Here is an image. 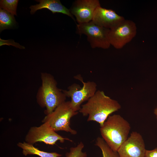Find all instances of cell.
<instances>
[{"label":"cell","instance_id":"obj_13","mask_svg":"<svg viewBox=\"0 0 157 157\" xmlns=\"http://www.w3.org/2000/svg\"><path fill=\"white\" fill-rule=\"evenodd\" d=\"M17 145L22 149V153L25 156L28 155H35L40 157H60L62 156L61 154L56 152H48L41 151L34 147L33 144L25 142H19Z\"/></svg>","mask_w":157,"mask_h":157},{"label":"cell","instance_id":"obj_15","mask_svg":"<svg viewBox=\"0 0 157 157\" xmlns=\"http://www.w3.org/2000/svg\"><path fill=\"white\" fill-rule=\"evenodd\" d=\"M95 145L101 149L103 157H120L117 152L112 150L102 138H97Z\"/></svg>","mask_w":157,"mask_h":157},{"label":"cell","instance_id":"obj_10","mask_svg":"<svg viewBox=\"0 0 157 157\" xmlns=\"http://www.w3.org/2000/svg\"><path fill=\"white\" fill-rule=\"evenodd\" d=\"M100 6L98 0H76L69 10L78 24H81L91 21L95 10Z\"/></svg>","mask_w":157,"mask_h":157},{"label":"cell","instance_id":"obj_16","mask_svg":"<svg viewBox=\"0 0 157 157\" xmlns=\"http://www.w3.org/2000/svg\"><path fill=\"white\" fill-rule=\"evenodd\" d=\"M18 0H1L0 8H3L13 15H17L16 10Z\"/></svg>","mask_w":157,"mask_h":157},{"label":"cell","instance_id":"obj_3","mask_svg":"<svg viewBox=\"0 0 157 157\" xmlns=\"http://www.w3.org/2000/svg\"><path fill=\"white\" fill-rule=\"evenodd\" d=\"M131 129L129 122L119 115H110L100 131L102 138L113 151L117 152L128 138Z\"/></svg>","mask_w":157,"mask_h":157},{"label":"cell","instance_id":"obj_20","mask_svg":"<svg viewBox=\"0 0 157 157\" xmlns=\"http://www.w3.org/2000/svg\"><path fill=\"white\" fill-rule=\"evenodd\" d=\"M154 113L156 115V119L157 120V108L155 109L154 110Z\"/></svg>","mask_w":157,"mask_h":157},{"label":"cell","instance_id":"obj_12","mask_svg":"<svg viewBox=\"0 0 157 157\" xmlns=\"http://www.w3.org/2000/svg\"><path fill=\"white\" fill-rule=\"evenodd\" d=\"M36 1L39 2V4L31 6V14H34L37 10L43 8H46L50 10L53 14L56 13H61L70 17L74 21L75 19L71 14L69 9L63 5L59 0H38Z\"/></svg>","mask_w":157,"mask_h":157},{"label":"cell","instance_id":"obj_2","mask_svg":"<svg viewBox=\"0 0 157 157\" xmlns=\"http://www.w3.org/2000/svg\"><path fill=\"white\" fill-rule=\"evenodd\" d=\"M42 84L36 96L37 102L41 107L45 108L44 113H51L59 106L65 101L66 96L63 90L58 88L57 83L50 74H41Z\"/></svg>","mask_w":157,"mask_h":157},{"label":"cell","instance_id":"obj_19","mask_svg":"<svg viewBox=\"0 0 157 157\" xmlns=\"http://www.w3.org/2000/svg\"><path fill=\"white\" fill-rule=\"evenodd\" d=\"M144 157H157V147L152 150H146Z\"/></svg>","mask_w":157,"mask_h":157},{"label":"cell","instance_id":"obj_14","mask_svg":"<svg viewBox=\"0 0 157 157\" xmlns=\"http://www.w3.org/2000/svg\"><path fill=\"white\" fill-rule=\"evenodd\" d=\"M16 24L14 15L6 10L0 9V31L10 28L15 26Z\"/></svg>","mask_w":157,"mask_h":157},{"label":"cell","instance_id":"obj_17","mask_svg":"<svg viewBox=\"0 0 157 157\" xmlns=\"http://www.w3.org/2000/svg\"><path fill=\"white\" fill-rule=\"evenodd\" d=\"M84 147V144L80 142L76 146L70 148L69 152L66 153L65 157H87L86 153L82 151Z\"/></svg>","mask_w":157,"mask_h":157},{"label":"cell","instance_id":"obj_5","mask_svg":"<svg viewBox=\"0 0 157 157\" xmlns=\"http://www.w3.org/2000/svg\"><path fill=\"white\" fill-rule=\"evenodd\" d=\"M74 77L82 83L83 86L74 83L68 87L67 90H63V91L67 97L71 98V106L75 111L78 112L80 110L81 104L88 100L95 94L97 85L94 81L84 82L80 75Z\"/></svg>","mask_w":157,"mask_h":157},{"label":"cell","instance_id":"obj_1","mask_svg":"<svg viewBox=\"0 0 157 157\" xmlns=\"http://www.w3.org/2000/svg\"><path fill=\"white\" fill-rule=\"evenodd\" d=\"M121 108L117 101L106 95L103 91L98 90L82 105L79 111L83 116H88V122L95 121L101 126L111 114Z\"/></svg>","mask_w":157,"mask_h":157},{"label":"cell","instance_id":"obj_11","mask_svg":"<svg viewBox=\"0 0 157 157\" xmlns=\"http://www.w3.org/2000/svg\"><path fill=\"white\" fill-rule=\"evenodd\" d=\"M125 19L114 10L100 6L95 10L92 21L98 26L110 29Z\"/></svg>","mask_w":157,"mask_h":157},{"label":"cell","instance_id":"obj_18","mask_svg":"<svg viewBox=\"0 0 157 157\" xmlns=\"http://www.w3.org/2000/svg\"><path fill=\"white\" fill-rule=\"evenodd\" d=\"M0 46H2L3 45H11L21 49H24L25 47L23 46L20 45L19 43L15 42L14 40H3L0 39Z\"/></svg>","mask_w":157,"mask_h":157},{"label":"cell","instance_id":"obj_6","mask_svg":"<svg viewBox=\"0 0 157 157\" xmlns=\"http://www.w3.org/2000/svg\"><path fill=\"white\" fill-rule=\"evenodd\" d=\"M76 30L78 34L86 35L87 40L92 48L106 49L111 45L108 37L109 29L98 26L92 21L77 24Z\"/></svg>","mask_w":157,"mask_h":157},{"label":"cell","instance_id":"obj_4","mask_svg":"<svg viewBox=\"0 0 157 157\" xmlns=\"http://www.w3.org/2000/svg\"><path fill=\"white\" fill-rule=\"evenodd\" d=\"M78 113L72 108L70 101H65L51 113L46 115L42 122L48 123L56 132L64 131L75 135L77 132L70 127V120Z\"/></svg>","mask_w":157,"mask_h":157},{"label":"cell","instance_id":"obj_7","mask_svg":"<svg viewBox=\"0 0 157 157\" xmlns=\"http://www.w3.org/2000/svg\"><path fill=\"white\" fill-rule=\"evenodd\" d=\"M137 28L133 21L125 19L109 29L108 37L111 45L117 49L122 48L136 35Z\"/></svg>","mask_w":157,"mask_h":157},{"label":"cell","instance_id":"obj_8","mask_svg":"<svg viewBox=\"0 0 157 157\" xmlns=\"http://www.w3.org/2000/svg\"><path fill=\"white\" fill-rule=\"evenodd\" d=\"M55 131L47 122H44L39 126L30 128L25 138L26 143L33 144L38 142L46 144L53 145L58 141L63 143L65 140H72L63 137Z\"/></svg>","mask_w":157,"mask_h":157},{"label":"cell","instance_id":"obj_9","mask_svg":"<svg viewBox=\"0 0 157 157\" xmlns=\"http://www.w3.org/2000/svg\"><path fill=\"white\" fill-rule=\"evenodd\" d=\"M146 150L143 139L137 132H132L120 147L117 152L120 157H144Z\"/></svg>","mask_w":157,"mask_h":157}]
</instances>
